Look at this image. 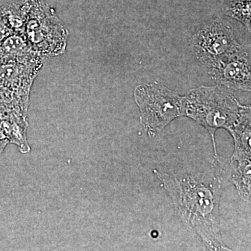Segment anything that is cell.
Segmentation results:
<instances>
[{"label":"cell","mask_w":251,"mask_h":251,"mask_svg":"<svg viewBox=\"0 0 251 251\" xmlns=\"http://www.w3.org/2000/svg\"><path fill=\"white\" fill-rule=\"evenodd\" d=\"M12 33L13 31L6 24V21H4L2 15L1 14V11H0V43Z\"/></svg>","instance_id":"7c38bea8"},{"label":"cell","mask_w":251,"mask_h":251,"mask_svg":"<svg viewBox=\"0 0 251 251\" xmlns=\"http://www.w3.org/2000/svg\"><path fill=\"white\" fill-rule=\"evenodd\" d=\"M154 173L173 200L175 214L184 226L199 235L209 250L230 251L223 242L220 229L221 178L213 173Z\"/></svg>","instance_id":"6da1fadb"},{"label":"cell","mask_w":251,"mask_h":251,"mask_svg":"<svg viewBox=\"0 0 251 251\" xmlns=\"http://www.w3.org/2000/svg\"><path fill=\"white\" fill-rule=\"evenodd\" d=\"M239 45L232 25L220 18L199 27L191 41L193 54L206 69Z\"/></svg>","instance_id":"5b68a950"},{"label":"cell","mask_w":251,"mask_h":251,"mask_svg":"<svg viewBox=\"0 0 251 251\" xmlns=\"http://www.w3.org/2000/svg\"><path fill=\"white\" fill-rule=\"evenodd\" d=\"M10 142L7 136L5 134L4 130L2 129L1 125H0V156L4 151V149L7 146L8 144Z\"/></svg>","instance_id":"4fadbf2b"},{"label":"cell","mask_w":251,"mask_h":251,"mask_svg":"<svg viewBox=\"0 0 251 251\" xmlns=\"http://www.w3.org/2000/svg\"><path fill=\"white\" fill-rule=\"evenodd\" d=\"M24 32H13L0 43V63L34 52Z\"/></svg>","instance_id":"30bf717a"},{"label":"cell","mask_w":251,"mask_h":251,"mask_svg":"<svg viewBox=\"0 0 251 251\" xmlns=\"http://www.w3.org/2000/svg\"><path fill=\"white\" fill-rule=\"evenodd\" d=\"M225 14L237 20L251 29V0H235L226 5Z\"/></svg>","instance_id":"8fae6325"},{"label":"cell","mask_w":251,"mask_h":251,"mask_svg":"<svg viewBox=\"0 0 251 251\" xmlns=\"http://www.w3.org/2000/svg\"><path fill=\"white\" fill-rule=\"evenodd\" d=\"M0 125L10 143L18 145L21 152L27 153L30 151V147L27 143L28 122L26 115L11 112L0 119Z\"/></svg>","instance_id":"ba28073f"},{"label":"cell","mask_w":251,"mask_h":251,"mask_svg":"<svg viewBox=\"0 0 251 251\" xmlns=\"http://www.w3.org/2000/svg\"><path fill=\"white\" fill-rule=\"evenodd\" d=\"M44 59L34 52L0 63V88L29 100L31 87L44 66Z\"/></svg>","instance_id":"52a82bcc"},{"label":"cell","mask_w":251,"mask_h":251,"mask_svg":"<svg viewBox=\"0 0 251 251\" xmlns=\"http://www.w3.org/2000/svg\"><path fill=\"white\" fill-rule=\"evenodd\" d=\"M183 116L190 117L211 133L216 153L214 133L219 128L232 137L251 130V108L238 101L235 95L223 86H201L183 97Z\"/></svg>","instance_id":"7a4b0ae2"},{"label":"cell","mask_w":251,"mask_h":251,"mask_svg":"<svg viewBox=\"0 0 251 251\" xmlns=\"http://www.w3.org/2000/svg\"><path fill=\"white\" fill-rule=\"evenodd\" d=\"M134 98L140 108V122L150 136H155L175 118L183 116V97L158 82L138 86Z\"/></svg>","instance_id":"277c9868"},{"label":"cell","mask_w":251,"mask_h":251,"mask_svg":"<svg viewBox=\"0 0 251 251\" xmlns=\"http://www.w3.org/2000/svg\"><path fill=\"white\" fill-rule=\"evenodd\" d=\"M206 69L218 85L231 90L250 92L251 50L249 46L240 44Z\"/></svg>","instance_id":"8992f818"},{"label":"cell","mask_w":251,"mask_h":251,"mask_svg":"<svg viewBox=\"0 0 251 251\" xmlns=\"http://www.w3.org/2000/svg\"><path fill=\"white\" fill-rule=\"evenodd\" d=\"M24 33L33 51L44 58L66 52L69 31L45 0H34Z\"/></svg>","instance_id":"3957f363"},{"label":"cell","mask_w":251,"mask_h":251,"mask_svg":"<svg viewBox=\"0 0 251 251\" xmlns=\"http://www.w3.org/2000/svg\"><path fill=\"white\" fill-rule=\"evenodd\" d=\"M34 0H23L0 6V11L13 32H24Z\"/></svg>","instance_id":"9c48e42d"}]
</instances>
